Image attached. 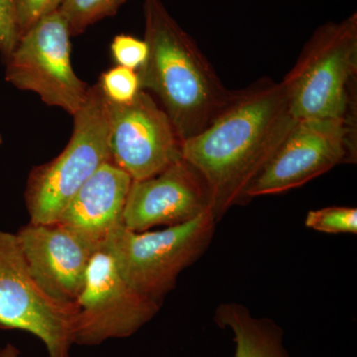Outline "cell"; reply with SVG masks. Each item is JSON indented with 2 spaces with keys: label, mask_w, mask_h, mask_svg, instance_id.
I'll return each mask as SVG.
<instances>
[{
  "label": "cell",
  "mask_w": 357,
  "mask_h": 357,
  "mask_svg": "<svg viewBox=\"0 0 357 357\" xmlns=\"http://www.w3.org/2000/svg\"><path fill=\"white\" fill-rule=\"evenodd\" d=\"M296 121L283 82L262 77L234 91L208 128L183 141V159L206 181L215 222L250 202L248 188Z\"/></svg>",
  "instance_id": "obj_1"
},
{
  "label": "cell",
  "mask_w": 357,
  "mask_h": 357,
  "mask_svg": "<svg viewBox=\"0 0 357 357\" xmlns=\"http://www.w3.org/2000/svg\"><path fill=\"white\" fill-rule=\"evenodd\" d=\"M143 10L148 56L137 70L141 91L157 96L178 137L189 139L222 114L234 91L161 0H145Z\"/></svg>",
  "instance_id": "obj_2"
},
{
  "label": "cell",
  "mask_w": 357,
  "mask_h": 357,
  "mask_svg": "<svg viewBox=\"0 0 357 357\" xmlns=\"http://www.w3.org/2000/svg\"><path fill=\"white\" fill-rule=\"evenodd\" d=\"M357 13L312 33L282 79L291 112L300 119L356 122Z\"/></svg>",
  "instance_id": "obj_3"
},
{
  "label": "cell",
  "mask_w": 357,
  "mask_h": 357,
  "mask_svg": "<svg viewBox=\"0 0 357 357\" xmlns=\"http://www.w3.org/2000/svg\"><path fill=\"white\" fill-rule=\"evenodd\" d=\"M217 225L211 211L161 230L136 232L121 225L105 243L129 285L162 306L181 273L210 248Z\"/></svg>",
  "instance_id": "obj_4"
},
{
  "label": "cell",
  "mask_w": 357,
  "mask_h": 357,
  "mask_svg": "<svg viewBox=\"0 0 357 357\" xmlns=\"http://www.w3.org/2000/svg\"><path fill=\"white\" fill-rule=\"evenodd\" d=\"M73 116L74 129L62 153L35 167L28 178L25 203L31 223L58 222L79 188L112 161L107 102L98 84L89 86L88 100Z\"/></svg>",
  "instance_id": "obj_5"
},
{
  "label": "cell",
  "mask_w": 357,
  "mask_h": 357,
  "mask_svg": "<svg viewBox=\"0 0 357 357\" xmlns=\"http://www.w3.org/2000/svg\"><path fill=\"white\" fill-rule=\"evenodd\" d=\"M357 161L356 122L300 119L248 188L249 201L307 184L335 167Z\"/></svg>",
  "instance_id": "obj_6"
},
{
  "label": "cell",
  "mask_w": 357,
  "mask_h": 357,
  "mask_svg": "<svg viewBox=\"0 0 357 357\" xmlns=\"http://www.w3.org/2000/svg\"><path fill=\"white\" fill-rule=\"evenodd\" d=\"M76 304L45 292L28 266L15 234L0 229V328L31 333L48 357H70Z\"/></svg>",
  "instance_id": "obj_7"
},
{
  "label": "cell",
  "mask_w": 357,
  "mask_h": 357,
  "mask_svg": "<svg viewBox=\"0 0 357 357\" xmlns=\"http://www.w3.org/2000/svg\"><path fill=\"white\" fill-rule=\"evenodd\" d=\"M69 25L60 11L45 16L21 35L6 59V79L33 91L49 107L74 115L88 100L89 86L70 62Z\"/></svg>",
  "instance_id": "obj_8"
},
{
  "label": "cell",
  "mask_w": 357,
  "mask_h": 357,
  "mask_svg": "<svg viewBox=\"0 0 357 357\" xmlns=\"http://www.w3.org/2000/svg\"><path fill=\"white\" fill-rule=\"evenodd\" d=\"M75 304L73 340L84 347L132 337L161 309L129 285L105 241L89 263L83 290Z\"/></svg>",
  "instance_id": "obj_9"
},
{
  "label": "cell",
  "mask_w": 357,
  "mask_h": 357,
  "mask_svg": "<svg viewBox=\"0 0 357 357\" xmlns=\"http://www.w3.org/2000/svg\"><path fill=\"white\" fill-rule=\"evenodd\" d=\"M105 102L112 162L132 181L153 177L183 158V141L148 91L126 105Z\"/></svg>",
  "instance_id": "obj_10"
},
{
  "label": "cell",
  "mask_w": 357,
  "mask_h": 357,
  "mask_svg": "<svg viewBox=\"0 0 357 357\" xmlns=\"http://www.w3.org/2000/svg\"><path fill=\"white\" fill-rule=\"evenodd\" d=\"M33 276L59 302L75 304L103 243L62 222L28 223L16 232Z\"/></svg>",
  "instance_id": "obj_11"
},
{
  "label": "cell",
  "mask_w": 357,
  "mask_h": 357,
  "mask_svg": "<svg viewBox=\"0 0 357 357\" xmlns=\"http://www.w3.org/2000/svg\"><path fill=\"white\" fill-rule=\"evenodd\" d=\"M211 206L203 176L182 158L153 177L133 181L122 225L136 232L174 227L199 218Z\"/></svg>",
  "instance_id": "obj_12"
},
{
  "label": "cell",
  "mask_w": 357,
  "mask_h": 357,
  "mask_svg": "<svg viewBox=\"0 0 357 357\" xmlns=\"http://www.w3.org/2000/svg\"><path fill=\"white\" fill-rule=\"evenodd\" d=\"M132 178L112 163L103 164L74 195L58 222L105 243L122 225Z\"/></svg>",
  "instance_id": "obj_13"
},
{
  "label": "cell",
  "mask_w": 357,
  "mask_h": 357,
  "mask_svg": "<svg viewBox=\"0 0 357 357\" xmlns=\"http://www.w3.org/2000/svg\"><path fill=\"white\" fill-rule=\"evenodd\" d=\"M213 321L220 328L231 331L234 357H291L281 326L273 319L253 316L243 304L222 303L215 310Z\"/></svg>",
  "instance_id": "obj_14"
},
{
  "label": "cell",
  "mask_w": 357,
  "mask_h": 357,
  "mask_svg": "<svg viewBox=\"0 0 357 357\" xmlns=\"http://www.w3.org/2000/svg\"><path fill=\"white\" fill-rule=\"evenodd\" d=\"M128 0H64L61 14L69 25L70 35L83 33L89 26L114 15Z\"/></svg>",
  "instance_id": "obj_15"
},
{
  "label": "cell",
  "mask_w": 357,
  "mask_h": 357,
  "mask_svg": "<svg viewBox=\"0 0 357 357\" xmlns=\"http://www.w3.org/2000/svg\"><path fill=\"white\" fill-rule=\"evenodd\" d=\"M305 225L314 231L328 234H356L357 208L326 206L307 213Z\"/></svg>",
  "instance_id": "obj_16"
},
{
  "label": "cell",
  "mask_w": 357,
  "mask_h": 357,
  "mask_svg": "<svg viewBox=\"0 0 357 357\" xmlns=\"http://www.w3.org/2000/svg\"><path fill=\"white\" fill-rule=\"evenodd\" d=\"M98 84L105 98L116 105L132 102L141 91L137 72L121 66L103 73Z\"/></svg>",
  "instance_id": "obj_17"
},
{
  "label": "cell",
  "mask_w": 357,
  "mask_h": 357,
  "mask_svg": "<svg viewBox=\"0 0 357 357\" xmlns=\"http://www.w3.org/2000/svg\"><path fill=\"white\" fill-rule=\"evenodd\" d=\"M110 51L117 66L136 72L146 62L148 56V46L145 40L126 34L114 37L110 45Z\"/></svg>",
  "instance_id": "obj_18"
},
{
  "label": "cell",
  "mask_w": 357,
  "mask_h": 357,
  "mask_svg": "<svg viewBox=\"0 0 357 357\" xmlns=\"http://www.w3.org/2000/svg\"><path fill=\"white\" fill-rule=\"evenodd\" d=\"M64 0H16L20 34H24L45 16L59 11Z\"/></svg>",
  "instance_id": "obj_19"
},
{
  "label": "cell",
  "mask_w": 357,
  "mask_h": 357,
  "mask_svg": "<svg viewBox=\"0 0 357 357\" xmlns=\"http://www.w3.org/2000/svg\"><path fill=\"white\" fill-rule=\"evenodd\" d=\"M20 38L16 0H0V52L7 59Z\"/></svg>",
  "instance_id": "obj_20"
},
{
  "label": "cell",
  "mask_w": 357,
  "mask_h": 357,
  "mask_svg": "<svg viewBox=\"0 0 357 357\" xmlns=\"http://www.w3.org/2000/svg\"><path fill=\"white\" fill-rule=\"evenodd\" d=\"M0 357H20V351L13 344H7L0 349Z\"/></svg>",
  "instance_id": "obj_21"
},
{
  "label": "cell",
  "mask_w": 357,
  "mask_h": 357,
  "mask_svg": "<svg viewBox=\"0 0 357 357\" xmlns=\"http://www.w3.org/2000/svg\"><path fill=\"white\" fill-rule=\"evenodd\" d=\"M2 143H3V138H2L1 134H0V145H1Z\"/></svg>",
  "instance_id": "obj_22"
}]
</instances>
